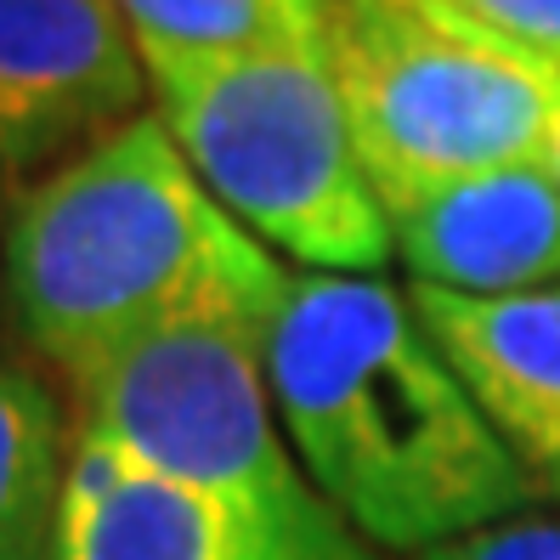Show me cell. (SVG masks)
Instances as JSON below:
<instances>
[{"mask_svg": "<svg viewBox=\"0 0 560 560\" xmlns=\"http://www.w3.org/2000/svg\"><path fill=\"white\" fill-rule=\"evenodd\" d=\"M74 442L40 374L0 357V555L51 549Z\"/></svg>", "mask_w": 560, "mask_h": 560, "instance_id": "cell-9", "label": "cell"}, {"mask_svg": "<svg viewBox=\"0 0 560 560\" xmlns=\"http://www.w3.org/2000/svg\"><path fill=\"white\" fill-rule=\"evenodd\" d=\"M413 289L526 294L560 283V182L544 164L458 176L385 205Z\"/></svg>", "mask_w": 560, "mask_h": 560, "instance_id": "cell-8", "label": "cell"}, {"mask_svg": "<svg viewBox=\"0 0 560 560\" xmlns=\"http://www.w3.org/2000/svg\"><path fill=\"white\" fill-rule=\"evenodd\" d=\"M260 374L301 470L385 555H431L538 504L397 283L294 272Z\"/></svg>", "mask_w": 560, "mask_h": 560, "instance_id": "cell-1", "label": "cell"}, {"mask_svg": "<svg viewBox=\"0 0 560 560\" xmlns=\"http://www.w3.org/2000/svg\"><path fill=\"white\" fill-rule=\"evenodd\" d=\"M142 51H317L323 0H119Z\"/></svg>", "mask_w": 560, "mask_h": 560, "instance_id": "cell-10", "label": "cell"}, {"mask_svg": "<svg viewBox=\"0 0 560 560\" xmlns=\"http://www.w3.org/2000/svg\"><path fill=\"white\" fill-rule=\"evenodd\" d=\"M18 335L62 380L182 323L267 340L294 272L233 221L159 114L85 148L0 221Z\"/></svg>", "mask_w": 560, "mask_h": 560, "instance_id": "cell-2", "label": "cell"}, {"mask_svg": "<svg viewBox=\"0 0 560 560\" xmlns=\"http://www.w3.org/2000/svg\"><path fill=\"white\" fill-rule=\"evenodd\" d=\"M51 549L57 560H380L301 465L215 504L91 436H74Z\"/></svg>", "mask_w": 560, "mask_h": 560, "instance_id": "cell-5", "label": "cell"}, {"mask_svg": "<svg viewBox=\"0 0 560 560\" xmlns=\"http://www.w3.org/2000/svg\"><path fill=\"white\" fill-rule=\"evenodd\" d=\"M153 114L244 233L306 272L380 278L385 205L317 51H142Z\"/></svg>", "mask_w": 560, "mask_h": 560, "instance_id": "cell-3", "label": "cell"}, {"mask_svg": "<svg viewBox=\"0 0 560 560\" xmlns=\"http://www.w3.org/2000/svg\"><path fill=\"white\" fill-rule=\"evenodd\" d=\"M0 560H57V549H12V555H0Z\"/></svg>", "mask_w": 560, "mask_h": 560, "instance_id": "cell-14", "label": "cell"}, {"mask_svg": "<svg viewBox=\"0 0 560 560\" xmlns=\"http://www.w3.org/2000/svg\"><path fill=\"white\" fill-rule=\"evenodd\" d=\"M419 560H560V521L549 515H515L499 526H481L470 538H453Z\"/></svg>", "mask_w": 560, "mask_h": 560, "instance_id": "cell-12", "label": "cell"}, {"mask_svg": "<svg viewBox=\"0 0 560 560\" xmlns=\"http://www.w3.org/2000/svg\"><path fill=\"white\" fill-rule=\"evenodd\" d=\"M476 28L560 62V0H442Z\"/></svg>", "mask_w": 560, "mask_h": 560, "instance_id": "cell-11", "label": "cell"}, {"mask_svg": "<svg viewBox=\"0 0 560 560\" xmlns=\"http://www.w3.org/2000/svg\"><path fill=\"white\" fill-rule=\"evenodd\" d=\"M487 35V28H481ZM492 46H504L526 74L538 80V91H544V103H549V125H544V171L560 182V62L555 57H544V51H526V46H510V40H499V35H487Z\"/></svg>", "mask_w": 560, "mask_h": 560, "instance_id": "cell-13", "label": "cell"}, {"mask_svg": "<svg viewBox=\"0 0 560 560\" xmlns=\"http://www.w3.org/2000/svg\"><path fill=\"white\" fill-rule=\"evenodd\" d=\"M408 301L533 492L560 504V283L526 294L408 289Z\"/></svg>", "mask_w": 560, "mask_h": 560, "instance_id": "cell-7", "label": "cell"}, {"mask_svg": "<svg viewBox=\"0 0 560 560\" xmlns=\"http://www.w3.org/2000/svg\"><path fill=\"white\" fill-rule=\"evenodd\" d=\"M119 0H0V221L28 187L148 114Z\"/></svg>", "mask_w": 560, "mask_h": 560, "instance_id": "cell-6", "label": "cell"}, {"mask_svg": "<svg viewBox=\"0 0 560 560\" xmlns=\"http://www.w3.org/2000/svg\"><path fill=\"white\" fill-rule=\"evenodd\" d=\"M317 57L380 205L458 176L544 164L549 103L442 0H323Z\"/></svg>", "mask_w": 560, "mask_h": 560, "instance_id": "cell-4", "label": "cell"}]
</instances>
